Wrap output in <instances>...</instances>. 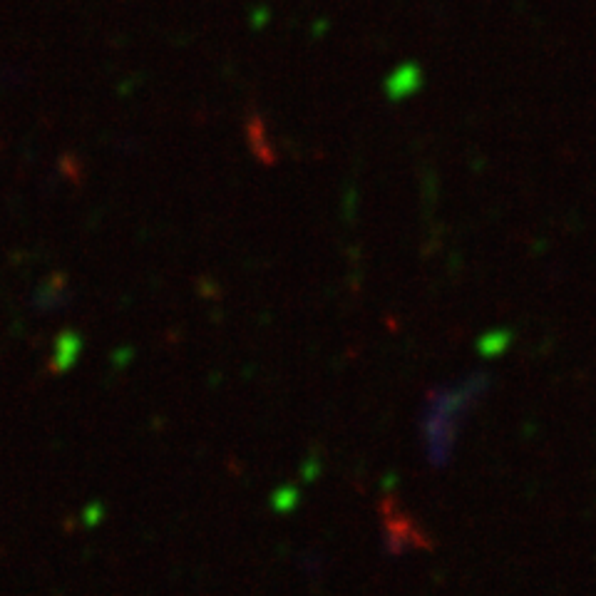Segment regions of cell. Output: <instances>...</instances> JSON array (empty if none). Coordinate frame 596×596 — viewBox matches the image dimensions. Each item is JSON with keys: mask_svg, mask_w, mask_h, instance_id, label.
Instances as JSON below:
<instances>
[{"mask_svg": "<svg viewBox=\"0 0 596 596\" xmlns=\"http://www.w3.org/2000/svg\"><path fill=\"white\" fill-rule=\"evenodd\" d=\"M482 388H485V378L475 375V378H467L465 383L438 388L430 395L423 413V435L433 465H445L450 460L457 428H460L462 418L470 413Z\"/></svg>", "mask_w": 596, "mask_h": 596, "instance_id": "obj_1", "label": "cell"}]
</instances>
